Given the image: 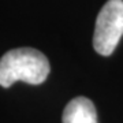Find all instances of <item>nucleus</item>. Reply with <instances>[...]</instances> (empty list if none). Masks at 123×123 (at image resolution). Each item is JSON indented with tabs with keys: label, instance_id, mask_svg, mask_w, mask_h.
<instances>
[{
	"label": "nucleus",
	"instance_id": "f257e3e1",
	"mask_svg": "<svg viewBox=\"0 0 123 123\" xmlns=\"http://www.w3.org/2000/svg\"><path fill=\"white\" fill-rule=\"evenodd\" d=\"M49 70L51 67L48 59L38 49H11L0 59V86L10 88L18 81L40 85L47 79Z\"/></svg>",
	"mask_w": 123,
	"mask_h": 123
},
{
	"label": "nucleus",
	"instance_id": "f03ea898",
	"mask_svg": "<svg viewBox=\"0 0 123 123\" xmlns=\"http://www.w3.org/2000/svg\"><path fill=\"white\" fill-rule=\"evenodd\" d=\"M123 36V0H108L96 19L93 47L97 53L110 56Z\"/></svg>",
	"mask_w": 123,
	"mask_h": 123
},
{
	"label": "nucleus",
	"instance_id": "7ed1b4c3",
	"mask_svg": "<svg viewBox=\"0 0 123 123\" xmlns=\"http://www.w3.org/2000/svg\"><path fill=\"white\" fill-rule=\"evenodd\" d=\"M63 123H97V112L94 104L86 97H75L63 111Z\"/></svg>",
	"mask_w": 123,
	"mask_h": 123
}]
</instances>
